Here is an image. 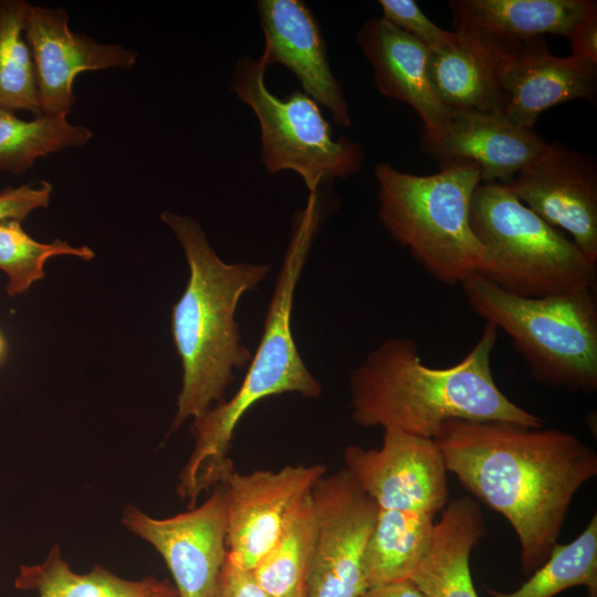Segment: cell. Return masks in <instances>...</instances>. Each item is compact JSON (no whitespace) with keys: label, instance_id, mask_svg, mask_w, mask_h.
Instances as JSON below:
<instances>
[{"label":"cell","instance_id":"1","mask_svg":"<svg viewBox=\"0 0 597 597\" xmlns=\"http://www.w3.org/2000/svg\"><path fill=\"white\" fill-rule=\"evenodd\" d=\"M433 441L447 472L511 524L524 574L547 561L574 496L597 474L594 449L559 429L451 419Z\"/></svg>","mask_w":597,"mask_h":597},{"label":"cell","instance_id":"2","mask_svg":"<svg viewBox=\"0 0 597 597\" xmlns=\"http://www.w3.org/2000/svg\"><path fill=\"white\" fill-rule=\"evenodd\" d=\"M496 339L498 328L486 323L465 357L446 368L422 364L411 338L383 342L350 374L353 420L427 439L451 419L542 428L540 417L511 401L495 384L491 355Z\"/></svg>","mask_w":597,"mask_h":597},{"label":"cell","instance_id":"3","mask_svg":"<svg viewBox=\"0 0 597 597\" xmlns=\"http://www.w3.org/2000/svg\"><path fill=\"white\" fill-rule=\"evenodd\" d=\"M160 218L178 239L189 265L188 283L171 311V333L182 367L172 432L188 418L199 419L222 402L233 370L251 362L235 311L242 295L264 281L270 266L227 263L195 219L169 211Z\"/></svg>","mask_w":597,"mask_h":597},{"label":"cell","instance_id":"4","mask_svg":"<svg viewBox=\"0 0 597 597\" xmlns=\"http://www.w3.org/2000/svg\"><path fill=\"white\" fill-rule=\"evenodd\" d=\"M317 223V201L311 197L296 218L268 307L263 333L243 381L230 399L193 420L191 433L196 442L188 463L200 473L217 475L232 467L229 452L234 430L258 401L287 392L316 398L322 392V385L301 357L291 323L296 285Z\"/></svg>","mask_w":597,"mask_h":597},{"label":"cell","instance_id":"5","mask_svg":"<svg viewBox=\"0 0 597 597\" xmlns=\"http://www.w3.org/2000/svg\"><path fill=\"white\" fill-rule=\"evenodd\" d=\"M375 177L380 221L427 273L454 285L481 270L485 251L470 223L472 196L481 184L476 167L444 165L418 176L381 163Z\"/></svg>","mask_w":597,"mask_h":597},{"label":"cell","instance_id":"6","mask_svg":"<svg viewBox=\"0 0 597 597\" xmlns=\"http://www.w3.org/2000/svg\"><path fill=\"white\" fill-rule=\"evenodd\" d=\"M471 310L503 329L534 378L554 388H597V301L593 289L523 297L479 273L462 283Z\"/></svg>","mask_w":597,"mask_h":597},{"label":"cell","instance_id":"7","mask_svg":"<svg viewBox=\"0 0 597 597\" xmlns=\"http://www.w3.org/2000/svg\"><path fill=\"white\" fill-rule=\"evenodd\" d=\"M470 223L485 251L478 273L502 290L541 297L593 289L595 263L504 185L475 188Z\"/></svg>","mask_w":597,"mask_h":597},{"label":"cell","instance_id":"8","mask_svg":"<svg viewBox=\"0 0 597 597\" xmlns=\"http://www.w3.org/2000/svg\"><path fill=\"white\" fill-rule=\"evenodd\" d=\"M266 69L259 57L242 56L230 82L259 121L266 171L293 170L311 193L321 184L355 174L363 164V146L346 136L335 138L318 104L306 93L295 91L284 98L271 93L265 84Z\"/></svg>","mask_w":597,"mask_h":597},{"label":"cell","instance_id":"9","mask_svg":"<svg viewBox=\"0 0 597 597\" xmlns=\"http://www.w3.org/2000/svg\"><path fill=\"white\" fill-rule=\"evenodd\" d=\"M315 535L305 597H359L367 588L364 554L378 506L346 469L312 490Z\"/></svg>","mask_w":597,"mask_h":597},{"label":"cell","instance_id":"10","mask_svg":"<svg viewBox=\"0 0 597 597\" xmlns=\"http://www.w3.org/2000/svg\"><path fill=\"white\" fill-rule=\"evenodd\" d=\"M343 457L344 469L378 510L437 515L448 503L447 470L433 439L385 430L379 449L352 444Z\"/></svg>","mask_w":597,"mask_h":597},{"label":"cell","instance_id":"11","mask_svg":"<svg viewBox=\"0 0 597 597\" xmlns=\"http://www.w3.org/2000/svg\"><path fill=\"white\" fill-rule=\"evenodd\" d=\"M123 525L164 558L178 597H211L228 555L227 502L223 488L199 506L156 519L127 504Z\"/></svg>","mask_w":597,"mask_h":597},{"label":"cell","instance_id":"12","mask_svg":"<svg viewBox=\"0 0 597 597\" xmlns=\"http://www.w3.org/2000/svg\"><path fill=\"white\" fill-rule=\"evenodd\" d=\"M324 464L286 465L277 471L233 470L223 481L228 561L252 570L270 551L292 510L326 474Z\"/></svg>","mask_w":597,"mask_h":597},{"label":"cell","instance_id":"13","mask_svg":"<svg viewBox=\"0 0 597 597\" xmlns=\"http://www.w3.org/2000/svg\"><path fill=\"white\" fill-rule=\"evenodd\" d=\"M522 203L568 232L580 251L597 260V165L566 144H546L504 185Z\"/></svg>","mask_w":597,"mask_h":597},{"label":"cell","instance_id":"14","mask_svg":"<svg viewBox=\"0 0 597 597\" xmlns=\"http://www.w3.org/2000/svg\"><path fill=\"white\" fill-rule=\"evenodd\" d=\"M24 35L36 72L39 106L42 116H66L76 96L73 82L83 71L130 69L137 52L119 44H102L69 28L63 9L31 4Z\"/></svg>","mask_w":597,"mask_h":597},{"label":"cell","instance_id":"15","mask_svg":"<svg viewBox=\"0 0 597 597\" xmlns=\"http://www.w3.org/2000/svg\"><path fill=\"white\" fill-rule=\"evenodd\" d=\"M264 35L259 57L266 67L281 64L301 83L304 93L329 111L334 122L349 126L352 117L344 91L334 76L320 23L301 0L256 2Z\"/></svg>","mask_w":597,"mask_h":597},{"label":"cell","instance_id":"16","mask_svg":"<svg viewBox=\"0 0 597 597\" xmlns=\"http://www.w3.org/2000/svg\"><path fill=\"white\" fill-rule=\"evenodd\" d=\"M546 143L532 129L511 123L502 113L451 112L446 124L423 133L420 147L439 166L472 165L481 184H507Z\"/></svg>","mask_w":597,"mask_h":597},{"label":"cell","instance_id":"17","mask_svg":"<svg viewBox=\"0 0 597 597\" xmlns=\"http://www.w3.org/2000/svg\"><path fill=\"white\" fill-rule=\"evenodd\" d=\"M506 97L504 116L532 129L547 108L574 100L593 101L597 92V64L575 56L552 54L544 36L510 42L500 74Z\"/></svg>","mask_w":597,"mask_h":597},{"label":"cell","instance_id":"18","mask_svg":"<svg viewBox=\"0 0 597 597\" xmlns=\"http://www.w3.org/2000/svg\"><path fill=\"white\" fill-rule=\"evenodd\" d=\"M356 40L373 67L378 91L411 106L423 123V133L440 129L451 112L432 85L430 49L381 17L367 20Z\"/></svg>","mask_w":597,"mask_h":597},{"label":"cell","instance_id":"19","mask_svg":"<svg viewBox=\"0 0 597 597\" xmlns=\"http://www.w3.org/2000/svg\"><path fill=\"white\" fill-rule=\"evenodd\" d=\"M509 46L510 42L454 29L444 45L431 51L430 78L450 112L504 113L500 74Z\"/></svg>","mask_w":597,"mask_h":597},{"label":"cell","instance_id":"20","mask_svg":"<svg viewBox=\"0 0 597 597\" xmlns=\"http://www.w3.org/2000/svg\"><path fill=\"white\" fill-rule=\"evenodd\" d=\"M486 532L478 502L468 496L448 502L409 579L425 597H478L469 559Z\"/></svg>","mask_w":597,"mask_h":597},{"label":"cell","instance_id":"21","mask_svg":"<svg viewBox=\"0 0 597 597\" xmlns=\"http://www.w3.org/2000/svg\"><path fill=\"white\" fill-rule=\"evenodd\" d=\"M597 2L593 0H451L454 29L476 32L502 42L544 34L568 36Z\"/></svg>","mask_w":597,"mask_h":597},{"label":"cell","instance_id":"22","mask_svg":"<svg viewBox=\"0 0 597 597\" xmlns=\"http://www.w3.org/2000/svg\"><path fill=\"white\" fill-rule=\"evenodd\" d=\"M14 587L33 590L38 597H178L175 585L167 579L145 576L129 580L100 565L85 574L75 573L63 559L59 545L42 563L20 565Z\"/></svg>","mask_w":597,"mask_h":597},{"label":"cell","instance_id":"23","mask_svg":"<svg viewBox=\"0 0 597 597\" xmlns=\"http://www.w3.org/2000/svg\"><path fill=\"white\" fill-rule=\"evenodd\" d=\"M436 515L378 510L364 554L366 588L407 580L425 554Z\"/></svg>","mask_w":597,"mask_h":597},{"label":"cell","instance_id":"24","mask_svg":"<svg viewBox=\"0 0 597 597\" xmlns=\"http://www.w3.org/2000/svg\"><path fill=\"white\" fill-rule=\"evenodd\" d=\"M311 493L292 510L273 546L250 570L273 597H305L315 535Z\"/></svg>","mask_w":597,"mask_h":597},{"label":"cell","instance_id":"25","mask_svg":"<svg viewBox=\"0 0 597 597\" xmlns=\"http://www.w3.org/2000/svg\"><path fill=\"white\" fill-rule=\"evenodd\" d=\"M93 134L66 116H40L23 121L0 107V171L21 174L39 157L67 147H82Z\"/></svg>","mask_w":597,"mask_h":597},{"label":"cell","instance_id":"26","mask_svg":"<svg viewBox=\"0 0 597 597\" xmlns=\"http://www.w3.org/2000/svg\"><path fill=\"white\" fill-rule=\"evenodd\" d=\"M30 6L24 0H0V107L40 117L35 65L24 35Z\"/></svg>","mask_w":597,"mask_h":597},{"label":"cell","instance_id":"27","mask_svg":"<svg viewBox=\"0 0 597 597\" xmlns=\"http://www.w3.org/2000/svg\"><path fill=\"white\" fill-rule=\"evenodd\" d=\"M576 586H585L588 597H597V515L570 543L556 544L547 561L514 591L486 588L492 597H553Z\"/></svg>","mask_w":597,"mask_h":597},{"label":"cell","instance_id":"28","mask_svg":"<svg viewBox=\"0 0 597 597\" xmlns=\"http://www.w3.org/2000/svg\"><path fill=\"white\" fill-rule=\"evenodd\" d=\"M56 255H73L86 261L95 256L87 245L72 247L62 240L38 242L23 230L20 221H0V270L9 279L8 295L23 294L43 279L46 260Z\"/></svg>","mask_w":597,"mask_h":597},{"label":"cell","instance_id":"29","mask_svg":"<svg viewBox=\"0 0 597 597\" xmlns=\"http://www.w3.org/2000/svg\"><path fill=\"white\" fill-rule=\"evenodd\" d=\"M383 17L407 32L430 51L444 45L452 31L443 30L431 21L413 0H379Z\"/></svg>","mask_w":597,"mask_h":597},{"label":"cell","instance_id":"30","mask_svg":"<svg viewBox=\"0 0 597 597\" xmlns=\"http://www.w3.org/2000/svg\"><path fill=\"white\" fill-rule=\"evenodd\" d=\"M52 186L42 181L36 188L22 185L17 188L8 187L0 191V221L24 220L32 211L48 207Z\"/></svg>","mask_w":597,"mask_h":597},{"label":"cell","instance_id":"31","mask_svg":"<svg viewBox=\"0 0 597 597\" xmlns=\"http://www.w3.org/2000/svg\"><path fill=\"white\" fill-rule=\"evenodd\" d=\"M211 597H273L255 582L250 570H242L228 558L221 568Z\"/></svg>","mask_w":597,"mask_h":597},{"label":"cell","instance_id":"32","mask_svg":"<svg viewBox=\"0 0 597 597\" xmlns=\"http://www.w3.org/2000/svg\"><path fill=\"white\" fill-rule=\"evenodd\" d=\"M567 38L572 56L597 64V4L577 21Z\"/></svg>","mask_w":597,"mask_h":597},{"label":"cell","instance_id":"33","mask_svg":"<svg viewBox=\"0 0 597 597\" xmlns=\"http://www.w3.org/2000/svg\"><path fill=\"white\" fill-rule=\"evenodd\" d=\"M359 597H425L410 579L367 588Z\"/></svg>","mask_w":597,"mask_h":597},{"label":"cell","instance_id":"34","mask_svg":"<svg viewBox=\"0 0 597 597\" xmlns=\"http://www.w3.org/2000/svg\"><path fill=\"white\" fill-rule=\"evenodd\" d=\"M6 341L3 338V336L1 335L0 333V363L3 360L4 356H6Z\"/></svg>","mask_w":597,"mask_h":597}]
</instances>
